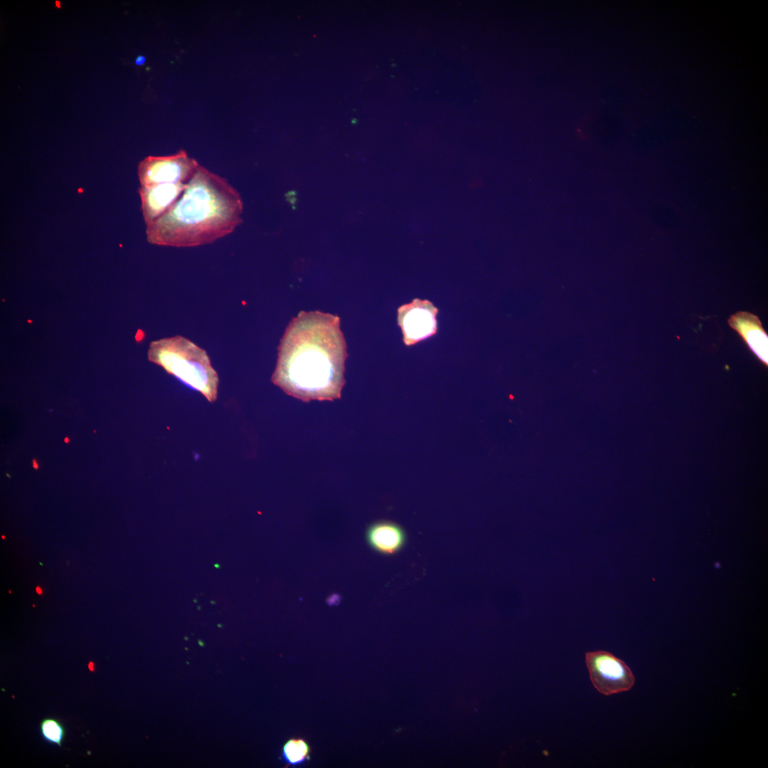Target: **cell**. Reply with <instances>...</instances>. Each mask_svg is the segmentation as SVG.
<instances>
[{
    "label": "cell",
    "instance_id": "1",
    "mask_svg": "<svg viewBox=\"0 0 768 768\" xmlns=\"http://www.w3.org/2000/svg\"><path fill=\"white\" fill-rule=\"evenodd\" d=\"M347 356L339 317L302 311L281 339L272 382L304 402L339 399Z\"/></svg>",
    "mask_w": 768,
    "mask_h": 768
},
{
    "label": "cell",
    "instance_id": "2",
    "mask_svg": "<svg viewBox=\"0 0 768 768\" xmlns=\"http://www.w3.org/2000/svg\"><path fill=\"white\" fill-rule=\"evenodd\" d=\"M243 203L228 181L200 165L177 202L146 225L147 241L190 247L213 243L242 222Z\"/></svg>",
    "mask_w": 768,
    "mask_h": 768
},
{
    "label": "cell",
    "instance_id": "3",
    "mask_svg": "<svg viewBox=\"0 0 768 768\" xmlns=\"http://www.w3.org/2000/svg\"><path fill=\"white\" fill-rule=\"evenodd\" d=\"M148 359L201 393L210 402L216 400L218 373L207 353L190 340L178 335L154 341L149 345Z\"/></svg>",
    "mask_w": 768,
    "mask_h": 768
},
{
    "label": "cell",
    "instance_id": "4",
    "mask_svg": "<svg viewBox=\"0 0 768 768\" xmlns=\"http://www.w3.org/2000/svg\"><path fill=\"white\" fill-rule=\"evenodd\" d=\"M200 165L184 150H179L168 156H147L138 164L137 174L140 186L162 183H187Z\"/></svg>",
    "mask_w": 768,
    "mask_h": 768
},
{
    "label": "cell",
    "instance_id": "5",
    "mask_svg": "<svg viewBox=\"0 0 768 768\" xmlns=\"http://www.w3.org/2000/svg\"><path fill=\"white\" fill-rule=\"evenodd\" d=\"M585 662L594 687L604 695L628 691L634 685L629 666L607 651L587 652Z\"/></svg>",
    "mask_w": 768,
    "mask_h": 768
},
{
    "label": "cell",
    "instance_id": "6",
    "mask_svg": "<svg viewBox=\"0 0 768 768\" xmlns=\"http://www.w3.org/2000/svg\"><path fill=\"white\" fill-rule=\"evenodd\" d=\"M398 324L407 346L413 345L437 331L438 309L428 300L414 299L398 310Z\"/></svg>",
    "mask_w": 768,
    "mask_h": 768
},
{
    "label": "cell",
    "instance_id": "7",
    "mask_svg": "<svg viewBox=\"0 0 768 768\" xmlns=\"http://www.w3.org/2000/svg\"><path fill=\"white\" fill-rule=\"evenodd\" d=\"M187 183H162L139 187L138 192L146 225L161 217L177 202Z\"/></svg>",
    "mask_w": 768,
    "mask_h": 768
},
{
    "label": "cell",
    "instance_id": "8",
    "mask_svg": "<svg viewBox=\"0 0 768 768\" xmlns=\"http://www.w3.org/2000/svg\"><path fill=\"white\" fill-rule=\"evenodd\" d=\"M729 326L741 336L752 352L766 366L768 363V336L759 318L750 312L737 311L728 319Z\"/></svg>",
    "mask_w": 768,
    "mask_h": 768
},
{
    "label": "cell",
    "instance_id": "9",
    "mask_svg": "<svg viewBox=\"0 0 768 768\" xmlns=\"http://www.w3.org/2000/svg\"><path fill=\"white\" fill-rule=\"evenodd\" d=\"M369 545L383 555H393L405 546L407 535L399 525L388 521L375 522L366 530Z\"/></svg>",
    "mask_w": 768,
    "mask_h": 768
},
{
    "label": "cell",
    "instance_id": "10",
    "mask_svg": "<svg viewBox=\"0 0 768 768\" xmlns=\"http://www.w3.org/2000/svg\"><path fill=\"white\" fill-rule=\"evenodd\" d=\"M311 748L302 738H291L282 747V757L286 767L304 764L309 759Z\"/></svg>",
    "mask_w": 768,
    "mask_h": 768
},
{
    "label": "cell",
    "instance_id": "11",
    "mask_svg": "<svg viewBox=\"0 0 768 768\" xmlns=\"http://www.w3.org/2000/svg\"><path fill=\"white\" fill-rule=\"evenodd\" d=\"M40 731L42 737L48 742L55 744L59 747L65 735L63 725L58 720L54 718L43 719L40 724Z\"/></svg>",
    "mask_w": 768,
    "mask_h": 768
},
{
    "label": "cell",
    "instance_id": "12",
    "mask_svg": "<svg viewBox=\"0 0 768 768\" xmlns=\"http://www.w3.org/2000/svg\"><path fill=\"white\" fill-rule=\"evenodd\" d=\"M285 197L287 201L292 205V207L294 209V206L297 203V192L295 191H289L285 194Z\"/></svg>",
    "mask_w": 768,
    "mask_h": 768
},
{
    "label": "cell",
    "instance_id": "13",
    "mask_svg": "<svg viewBox=\"0 0 768 768\" xmlns=\"http://www.w3.org/2000/svg\"><path fill=\"white\" fill-rule=\"evenodd\" d=\"M146 59L144 56L139 55L135 60V64L137 65H142L144 63Z\"/></svg>",
    "mask_w": 768,
    "mask_h": 768
},
{
    "label": "cell",
    "instance_id": "14",
    "mask_svg": "<svg viewBox=\"0 0 768 768\" xmlns=\"http://www.w3.org/2000/svg\"><path fill=\"white\" fill-rule=\"evenodd\" d=\"M36 592H37V593H38V594H42V593H43V591H42V590H41V588H40L39 587H36Z\"/></svg>",
    "mask_w": 768,
    "mask_h": 768
}]
</instances>
